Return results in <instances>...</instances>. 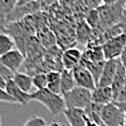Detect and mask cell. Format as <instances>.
I'll return each instance as SVG.
<instances>
[{"instance_id": "6da1fadb", "label": "cell", "mask_w": 126, "mask_h": 126, "mask_svg": "<svg viewBox=\"0 0 126 126\" xmlns=\"http://www.w3.org/2000/svg\"><path fill=\"white\" fill-rule=\"evenodd\" d=\"M97 9L100 15L98 28L106 31L121 22L125 12V1H102V4Z\"/></svg>"}, {"instance_id": "7a4b0ae2", "label": "cell", "mask_w": 126, "mask_h": 126, "mask_svg": "<svg viewBox=\"0 0 126 126\" xmlns=\"http://www.w3.org/2000/svg\"><path fill=\"white\" fill-rule=\"evenodd\" d=\"M35 100L44 104L45 108L50 112L51 115L56 116L60 113H64L66 110L65 101L62 94H57L51 93L48 89H43V90H36L31 94V101Z\"/></svg>"}, {"instance_id": "3957f363", "label": "cell", "mask_w": 126, "mask_h": 126, "mask_svg": "<svg viewBox=\"0 0 126 126\" xmlns=\"http://www.w3.org/2000/svg\"><path fill=\"white\" fill-rule=\"evenodd\" d=\"M91 93L88 89L76 87L69 93L62 94L65 101L66 109H83L85 110L91 103Z\"/></svg>"}, {"instance_id": "277c9868", "label": "cell", "mask_w": 126, "mask_h": 126, "mask_svg": "<svg viewBox=\"0 0 126 126\" xmlns=\"http://www.w3.org/2000/svg\"><path fill=\"white\" fill-rule=\"evenodd\" d=\"M125 47H126V33L121 34L116 37L108 40L106 44L102 45V50H103L106 61L120 59L125 50Z\"/></svg>"}, {"instance_id": "5b68a950", "label": "cell", "mask_w": 126, "mask_h": 126, "mask_svg": "<svg viewBox=\"0 0 126 126\" xmlns=\"http://www.w3.org/2000/svg\"><path fill=\"white\" fill-rule=\"evenodd\" d=\"M101 119L107 126H125V112H123L114 102L103 106Z\"/></svg>"}, {"instance_id": "8992f818", "label": "cell", "mask_w": 126, "mask_h": 126, "mask_svg": "<svg viewBox=\"0 0 126 126\" xmlns=\"http://www.w3.org/2000/svg\"><path fill=\"white\" fill-rule=\"evenodd\" d=\"M41 2L37 1H17L14 10L7 16V22H14L16 20L25 19L40 10Z\"/></svg>"}, {"instance_id": "52a82bcc", "label": "cell", "mask_w": 126, "mask_h": 126, "mask_svg": "<svg viewBox=\"0 0 126 126\" xmlns=\"http://www.w3.org/2000/svg\"><path fill=\"white\" fill-rule=\"evenodd\" d=\"M73 75H74L75 84L77 87L88 89L90 91H94L97 88V84L94 82L91 73L89 72V70L87 67L84 66L82 63H79L73 70Z\"/></svg>"}, {"instance_id": "ba28073f", "label": "cell", "mask_w": 126, "mask_h": 126, "mask_svg": "<svg viewBox=\"0 0 126 126\" xmlns=\"http://www.w3.org/2000/svg\"><path fill=\"white\" fill-rule=\"evenodd\" d=\"M24 54L19 49H13L4 56H2L0 59H1L2 64L9 71H11L13 74H15L19 72L20 67L22 66L23 62H24Z\"/></svg>"}, {"instance_id": "9c48e42d", "label": "cell", "mask_w": 126, "mask_h": 126, "mask_svg": "<svg viewBox=\"0 0 126 126\" xmlns=\"http://www.w3.org/2000/svg\"><path fill=\"white\" fill-rule=\"evenodd\" d=\"M119 62H120V59L106 61V64H104L103 71H102L101 77L99 79L97 87H111L115 75H116Z\"/></svg>"}, {"instance_id": "30bf717a", "label": "cell", "mask_w": 126, "mask_h": 126, "mask_svg": "<svg viewBox=\"0 0 126 126\" xmlns=\"http://www.w3.org/2000/svg\"><path fill=\"white\" fill-rule=\"evenodd\" d=\"M83 57V52H80L76 48H70L65 50L61 56V63L63 65V70L73 71L80 63Z\"/></svg>"}, {"instance_id": "8fae6325", "label": "cell", "mask_w": 126, "mask_h": 126, "mask_svg": "<svg viewBox=\"0 0 126 126\" xmlns=\"http://www.w3.org/2000/svg\"><path fill=\"white\" fill-rule=\"evenodd\" d=\"M91 102L99 106H107L113 102V93L111 87H97L91 93Z\"/></svg>"}, {"instance_id": "7c38bea8", "label": "cell", "mask_w": 126, "mask_h": 126, "mask_svg": "<svg viewBox=\"0 0 126 126\" xmlns=\"http://www.w3.org/2000/svg\"><path fill=\"white\" fill-rule=\"evenodd\" d=\"M6 91L12 97V98H14L19 104L26 106V104L31 101V94H26L23 90H21V89L16 86V84L13 82V79H10L7 82Z\"/></svg>"}, {"instance_id": "4fadbf2b", "label": "cell", "mask_w": 126, "mask_h": 126, "mask_svg": "<svg viewBox=\"0 0 126 126\" xmlns=\"http://www.w3.org/2000/svg\"><path fill=\"white\" fill-rule=\"evenodd\" d=\"M75 35L77 43L84 44L87 46L89 41L91 40V37H93V28L86 23V21H78Z\"/></svg>"}, {"instance_id": "5bb4252c", "label": "cell", "mask_w": 126, "mask_h": 126, "mask_svg": "<svg viewBox=\"0 0 126 126\" xmlns=\"http://www.w3.org/2000/svg\"><path fill=\"white\" fill-rule=\"evenodd\" d=\"M125 85H126V67L120 60L119 66H117V71H116V75H115L114 80L111 85L112 93H113V100Z\"/></svg>"}, {"instance_id": "9a60e30c", "label": "cell", "mask_w": 126, "mask_h": 126, "mask_svg": "<svg viewBox=\"0 0 126 126\" xmlns=\"http://www.w3.org/2000/svg\"><path fill=\"white\" fill-rule=\"evenodd\" d=\"M82 61L88 63H97V62L106 61L103 50H102V46L86 47L85 51L83 52Z\"/></svg>"}, {"instance_id": "2e32d148", "label": "cell", "mask_w": 126, "mask_h": 126, "mask_svg": "<svg viewBox=\"0 0 126 126\" xmlns=\"http://www.w3.org/2000/svg\"><path fill=\"white\" fill-rule=\"evenodd\" d=\"M70 126H86L85 110L83 109H66L64 111Z\"/></svg>"}, {"instance_id": "e0dca14e", "label": "cell", "mask_w": 126, "mask_h": 126, "mask_svg": "<svg viewBox=\"0 0 126 126\" xmlns=\"http://www.w3.org/2000/svg\"><path fill=\"white\" fill-rule=\"evenodd\" d=\"M13 82L16 84V86L21 90H23L26 94H30L32 88L34 87L33 85V76L25 74V73L17 72L13 76Z\"/></svg>"}, {"instance_id": "ac0fdd59", "label": "cell", "mask_w": 126, "mask_h": 126, "mask_svg": "<svg viewBox=\"0 0 126 126\" xmlns=\"http://www.w3.org/2000/svg\"><path fill=\"white\" fill-rule=\"evenodd\" d=\"M47 89L51 93L61 94V72L52 71L47 73Z\"/></svg>"}, {"instance_id": "d6986e66", "label": "cell", "mask_w": 126, "mask_h": 126, "mask_svg": "<svg viewBox=\"0 0 126 126\" xmlns=\"http://www.w3.org/2000/svg\"><path fill=\"white\" fill-rule=\"evenodd\" d=\"M76 87L73 71L63 70L61 72V94L73 90Z\"/></svg>"}, {"instance_id": "ffe728a7", "label": "cell", "mask_w": 126, "mask_h": 126, "mask_svg": "<svg viewBox=\"0 0 126 126\" xmlns=\"http://www.w3.org/2000/svg\"><path fill=\"white\" fill-rule=\"evenodd\" d=\"M15 41L9 34L3 33L0 34V58L4 56L6 53L10 52L13 49H15Z\"/></svg>"}, {"instance_id": "44dd1931", "label": "cell", "mask_w": 126, "mask_h": 126, "mask_svg": "<svg viewBox=\"0 0 126 126\" xmlns=\"http://www.w3.org/2000/svg\"><path fill=\"white\" fill-rule=\"evenodd\" d=\"M80 63L89 70V72H90L91 75H93L94 82H96V84L98 85V82L101 77V74H102V71H103L104 64H106V61L97 62V63H88V62H83L82 60H80Z\"/></svg>"}, {"instance_id": "7402d4cb", "label": "cell", "mask_w": 126, "mask_h": 126, "mask_svg": "<svg viewBox=\"0 0 126 126\" xmlns=\"http://www.w3.org/2000/svg\"><path fill=\"white\" fill-rule=\"evenodd\" d=\"M38 40L40 41L43 46L50 48L51 46L54 45L57 39L54 37V35L48 30V28L45 27L44 30H40L38 32Z\"/></svg>"}, {"instance_id": "603a6c76", "label": "cell", "mask_w": 126, "mask_h": 126, "mask_svg": "<svg viewBox=\"0 0 126 126\" xmlns=\"http://www.w3.org/2000/svg\"><path fill=\"white\" fill-rule=\"evenodd\" d=\"M85 21L93 30L98 28L99 25H100V15H99L98 9L90 10V11L85 15Z\"/></svg>"}, {"instance_id": "cb8c5ba5", "label": "cell", "mask_w": 126, "mask_h": 126, "mask_svg": "<svg viewBox=\"0 0 126 126\" xmlns=\"http://www.w3.org/2000/svg\"><path fill=\"white\" fill-rule=\"evenodd\" d=\"M47 73H36L33 76V85L37 90H43L47 88Z\"/></svg>"}, {"instance_id": "d4e9b609", "label": "cell", "mask_w": 126, "mask_h": 126, "mask_svg": "<svg viewBox=\"0 0 126 126\" xmlns=\"http://www.w3.org/2000/svg\"><path fill=\"white\" fill-rule=\"evenodd\" d=\"M16 3L17 1L15 0H0V12L8 16L14 10Z\"/></svg>"}, {"instance_id": "484cf974", "label": "cell", "mask_w": 126, "mask_h": 126, "mask_svg": "<svg viewBox=\"0 0 126 126\" xmlns=\"http://www.w3.org/2000/svg\"><path fill=\"white\" fill-rule=\"evenodd\" d=\"M23 126H47V124L44 119L37 116V115H33Z\"/></svg>"}, {"instance_id": "4316f807", "label": "cell", "mask_w": 126, "mask_h": 126, "mask_svg": "<svg viewBox=\"0 0 126 126\" xmlns=\"http://www.w3.org/2000/svg\"><path fill=\"white\" fill-rule=\"evenodd\" d=\"M0 101L7 102V103H17V101L7 93L6 89H2V88H0Z\"/></svg>"}, {"instance_id": "83f0119b", "label": "cell", "mask_w": 126, "mask_h": 126, "mask_svg": "<svg viewBox=\"0 0 126 126\" xmlns=\"http://www.w3.org/2000/svg\"><path fill=\"white\" fill-rule=\"evenodd\" d=\"M0 75H2L4 78H6L7 80H10L13 78V76H14V74L11 72V71H9L7 69L6 66H4L3 64H2L1 62V59H0Z\"/></svg>"}, {"instance_id": "f1b7e54d", "label": "cell", "mask_w": 126, "mask_h": 126, "mask_svg": "<svg viewBox=\"0 0 126 126\" xmlns=\"http://www.w3.org/2000/svg\"><path fill=\"white\" fill-rule=\"evenodd\" d=\"M126 101V85L123 87V89L117 94V96L114 98V103H123Z\"/></svg>"}, {"instance_id": "f546056e", "label": "cell", "mask_w": 126, "mask_h": 126, "mask_svg": "<svg viewBox=\"0 0 126 126\" xmlns=\"http://www.w3.org/2000/svg\"><path fill=\"white\" fill-rule=\"evenodd\" d=\"M7 16L0 12V34L7 33Z\"/></svg>"}, {"instance_id": "4dcf8cb0", "label": "cell", "mask_w": 126, "mask_h": 126, "mask_svg": "<svg viewBox=\"0 0 126 126\" xmlns=\"http://www.w3.org/2000/svg\"><path fill=\"white\" fill-rule=\"evenodd\" d=\"M7 82H8V80L6 79V78H4L2 75H0V88H2V89H6Z\"/></svg>"}, {"instance_id": "1f68e13d", "label": "cell", "mask_w": 126, "mask_h": 126, "mask_svg": "<svg viewBox=\"0 0 126 126\" xmlns=\"http://www.w3.org/2000/svg\"><path fill=\"white\" fill-rule=\"evenodd\" d=\"M120 24L123 26V28H124V31L126 33V11L124 12V14H123V17H122V20H121Z\"/></svg>"}, {"instance_id": "d6a6232c", "label": "cell", "mask_w": 126, "mask_h": 126, "mask_svg": "<svg viewBox=\"0 0 126 126\" xmlns=\"http://www.w3.org/2000/svg\"><path fill=\"white\" fill-rule=\"evenodd\" d=\"M115 104H116V106L119 107L123 112H125V113H126V101L123 102V103H115Z\"/></svg>"}, {"instance_id": "836d02e7", "label": "cell", "mask_w": 126, "mask_h": 126, "mask_svg": "<svg viewBox=\"0 0 126 126\" xmlns=\"http://www.w3.org/2000/svg\"><path fill=\"white\" fill-rule=\"evenodd\" d=\"M120 60H121V62H122L123 64L126 65V47H125V50H124V52H123L122 57L120 58Z\"/></svg>"}, {"instance_id": "e575fe53", "label": "cell", "mask_w": 126, "mask_h": 126, "mask_svg": "<svg viewBox=\"0 0 126 126\" xmlns=\"http://www.w3.org/2000/svg\"><path fill=\"white\" fill-rule=\"evenodd\" d=\"M47 126H57V123L56 122H52V123H50V124H48Z\"/></svg>"}, {"instance_id": "d590c367", "label": "cell", "mask_w": 126, "mask_h": 126, "mask_svg": "<svg viewBox=\"0 0 126 126\" xmlns=\"http://www.w3.org/2000/svg\"><path fill=\"white\" fill-rule=\"evenodd\" d=\"M125 126H126V113H125Z\"/></svg>"}, {"instance_id": "8d00e7d4", "label": "cell", "mask_w": 126, "mask_h": 126, "mask_svg": "<svg viewBox=\"0 0 126 126\" xmlns=\"http://www.w3.org/2000/svg\"><path fill=\"white\" fill-rule=\"evenodd\" d=\"M57 126H63V125H60V124H58V123H57Z\"/></svg>"}, {"instance_id": "74e56055", "label": "cell", "mask_w": 126, "mask_h": 126, "mask_svg": "<svg viewBox=\"0 0 126 126\" xmlns=\"http://www.w3.org/2000/svg\"><path fill=\"white\" fill-rule=\"evenodd\" d=\"M0 126H1V117H0Z\"/></svg>"}, {"instance_id": "f35d334b", "label": "cell", "mask_w": 126, "mask_h": 126, "mask_svg": "<svg viewBox=\"0 0 126 126\" xmlns=\"http://www.w3.org/2000/svg\"><path fill=\"white\" fill-rule=\"evenodd\" d=\"M125 11H126V1H125Z\"/></svg>"}, {"instance_id": "ab89813d", "label": "cell", "mask_w": 126, "mask_h": 126, "mask_svg": "<svg viewBox=\"0 0 126 126\" xmlns=\"http://www.w3.org/2000/svg\"><path fill=\"white\" fill-rule=\"evenodd\" d=\"M125 67H126V65H125Z\"/></svg>"}]
</instances>
